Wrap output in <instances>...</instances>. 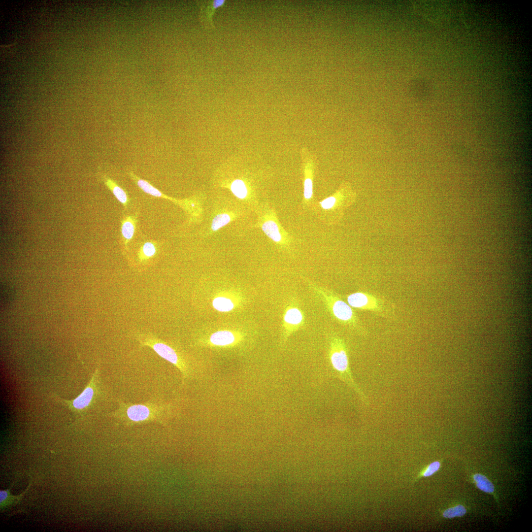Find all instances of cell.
Instances as JSON below:
<instances>
[{"mask_svg":"<svg viewBox=\"0 0 532 532\" xmlns=\"http://www.w3.org/2000/svg\"><path fill=\"white\" fill-rule=\"evenodd\" d=\"M234 215L228 212H221L217 214L213 219L211 230L213 232H216L230 223L234 218Z\"/></svg>","mask_w":532,"mask_h":532,"instance_id":"15","label":"cell"},{"mask_svg":"<svg viewBox=\"0 0 532 532\" xmlns=\"http://www.w3.org/2000/svg\"><path fill=\"white\" fill-rule=\"evenodd\" d=\"M328 355L333 374L352 389L365 404L368 405V398L353 377L348 348L344 339L336 334L331 335L329 339Z\"/></svg>","mask_w":532,"mask_h":532,"instance_id":"2","label":"cell"},{"mask_svg":"<svg viewBox=\"0 0 532 532\" xmlns=\"http://www.w3.org/2000/svg\"><path fill=\"white\" fill-rule=\"evenodd\" d=\"M296 302H291L286 307L283 316V341H286L294 332L303 327L305 317L301 309Z\"/></svg>","mask_w":532,"mask_h":532,"instance_id":"9","label":"cell"},{"mask_svg":"<svg viewBox=\"0 0 532 532\" xmlns=\"http://www.w3.org/2000/svg\"><path fill=\"white\" fill-rule=\"evenodd\" d=\"M264 233L272 241L278 244L287 242V237L284 233L275 217L271 213L266 215L261 223Z\"/></svg>","mask_w":532,"mask_h":532,"instance_id":"10","label":"cell"},{"mask_svg":"<svg viewBox=\"0 0 532 532\" xmlns=\"http://www.w3.org/2000/svg\"><path fill=\"white\" fill-rule=\"evenodd\" d=\"M157 248L156 244L153 242H147L143 244L138 254L139 260L141 262L148 260L156 254Z\"/></svg>","mask_w":532,"mask_h":532,"instance_id":"18","label":"cell"},{"mask_svg":"<svg viewBox=\"0 0 532 532\" xmlns=\"http://www.w3.org/2000/svg\"><path fill=\"white\" fill-rule=\"evenodd\" d=\"M440 467V463L435 461L430 464L422 473V476L428 477L436 472Z\"/></svg>","mask_w":532,"mask_h":532,"instance_id":"21","label":"cell"},{"mask_svg":"<svg viewBox=\"0 0 532 532\" xmlns=\"http://www.w3.org/2000/svg\"><path fill=\"white\" fill-rule=\"evenodd\" d=\"M311 288L323 301L327 311L337 322L356 333L365 336L367 332L353 308L335 293L310 284Z\"/></svg>","mask_w":532,"mask_h":532,"instance_id":"1","label":"cell"},{"mask_svg":"<svg viewBox=\"0 0 532 532\" xmlns=\"http://www.w3.org/2000/svg\"><path fill=\"white\" fill-rule=\"evenodd\" d=\"M225 3L224 0H209L206 4L201 6L200 18L205 27L208 28L213 27L212 18L214 13L218 8L223 6Z\"/></svg>","mask_w":532,"mask_h":532,"instance_id":"11","label":"cell"},{"mask_svg":"<svg viewBox=\"0 0 532 532\" xmlns=\"http://www.w3.org/2000/svg\"><path fill=\"white\" fill-rule=\"evenodd\" d=\"M102 180L118 200L122 203L124 206H126L129 202L128 196L126 192L110 178L103 176Z\"/></svg>","mask_w":532,"mask_h":532,"instance_id":"12","label":"cell"},{"mask_svg":"<svg viewBox=\"0 0 532 532\" xmlns=\"http://www.w3.org/2000/svg\"><path fill=\"white\" fill-rule=\"evenodd\" d=\"M171 412L168 404L159 401L150 400L143 403H131L118 401L117 410L113 416L133 422L139 423L149 420L161 419Z\"/></svg>","mask_w":532,"mask_h":532,"instance_id":"3","label":"cell"},{"mask_svg":"<svg viewBox=\"0 0 532 532\" xmlns=\"http://www.w3.org/2000/svg\"><path fill=\"white\" fill-rule=\"evenodd\" d=\"M466 513V509L465 506L461 504H458L455 506L448 508L445 510L442 514L443 517L448 519L455 517H460L464 516Z\"/></svg>","mask_w":532,"mask_h":532,"instance_id":"20","label":"cell"},{"mask_svg":"<svg viewBox=\"0 0 532 532\" xmlns=\"http://www.w3.org/2000/svg\"><path fill=\"white\" fill-rule=\"evenodd\" d=\"M210 340L214 345L226 346L233 343L234 340V337L230 331H221L213 333L210 336Z\"/></svg>","mask_w":532,"mask_h":532,"instance_id":"13","label":"cell"},{"mask_svg":"<svg viewBox=\"0 0 532 532\" xmlns=\"http://www.w3.org/2000/svg\"><path fill=\"white\" fill-rule=\"evenodd\" d=\"M347 302L353 308L388 317L393 313L391 304L384 298L372 293L358 291L347 295Z\"/></svg>","mask_w":532,"mask_h":532,"instance_id":"4","label":"cell"},{"mask_svg":"<svg viewBox=\"0 0 532 532\" xmlns=\"http://www.w3.org/2000/svg\"><path fill=\"white\" fill-rule=\"evenodd\" d=\"M301 167L303 176V198L310 200L313 196V181L318 167V160L316 155L306 146L300 150Z\"/></svg>","mask_w":532,"mask_h":532,"instance_id":"7","label":"cell"},{"mask_svg":"<svg viewBox=\"0 0 532 532\" xmlns=\"http://www.w3.org/2000/svg\"><path fill=\"white\" fill-rule=\"evenodd\" d=\"M230 189L233 194L240 200H244L248 196L247 187L245 182L241 179L233 180L231 183Z\"/></svg>","mask_w":532,"mask_h":532,"instance_id":"17","label":"cell"},{"mask_svg":"<svg viewBox=\"0 0 532 532\" xmlns=\"http://www.w3.org/2000/svg\"><path fill=\"white\" fill-rule=\"evenodd\" d=\"M100 371L97 368L90 381L82 392L71 400H58L72 412L81 413L87 410L95 402L100 394Z\"/></svg>","mask_w":532,"mask_h":532,"instance_id":"6","label":"cell"},{"mask_svg":"<svg viewBox=\"0 0 532 532\" xmlns=\"http://www.w3.org/2000/svg\"><path fill=\"white\" fill-rule=\"evenodd\" d=\"M137 339L142 346H148L161 357L175 366L184 378L188 377L189 371L186 365L173 348L165 342L149 333H140L137 336Z\"/></svg>","mask_w":532,"mask_h":532,"instance_id":"5","label":"cell"},{"mask_svg":"<svg viewBox=\"0 0 532 532\" xmlns=\"http://www.w3.org/2000/svg\"><path fill=\"white\" fill-rule=\"evenodd\" d=\"M213 306L217 310L221 312L231 311L233 308V304L229 299L224 297H218L213 300Z\"/></svg>","mask_w":532,"mask_h":532,"instance_id":"19","label":"cell"},{"mask_svg":"<svg viewBox=\"0 0 532 532\" xmlns=\"http://www.w3.org/2000/svg\"><path fill=\"white\" fill-rule=\"evenodd\" d=\"M134 219L131 216L125 218L122 222L121 233L127 244L133 237L135 232Z\"/></svg>","mask_w":532,"mask_h":532,"instance_id":"14","label":"cell"},{"mask_svg":"<svg viewBox=\"0 0 532 532\" xmlns=\"http://www.w3.org/2000/svg\"><path fill=\"white\" fill-rule=\"evenodd\" d=\"M356 194L348 182L342 183L335 193L320 202L322 208L326 210L337 209L342 213L343 209L355 200Z\"/></svg>","mask_w":532,"mask_h":532,"instance_id":"8","label":"cell"},{"mask_svg":"<svg viewBox=\"0 0 532 532\" xmlns=\"http://www.w3.org/2000/svg\"><path fill=\"white\" fill-rule=\"evenodd\" d=\"M473 479L476 487L481 491L494 494L495 486L486 476L480 473H475L473 475Z\"/></svg>","mask_w":532,"mask_h":532,"instance_id":"16","label":"cell"}]
</instances>
